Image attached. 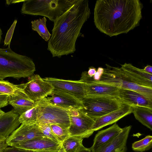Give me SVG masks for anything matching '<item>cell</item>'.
Returning <instances> with one entry per match:
<instances>
[{"label":"cell","mask_w":152,"mask_h":152,"mask_svg":"<svg viewBox=\"0 0 152 152\" xmlns=\"http://www.w3.org/2000/svg\"><path fill=\"white\" fill-rule=\"evenodd\" d=\"M135 118L152 130V108L141 106H132Z\"/></svg>","instance_id":"cell-22"},{"label":"cell","mask_w":152,"mask_h":152,"mask_svg":"<svg viewBox=\"0 0 152 152\" xmlns=\"http://www.w3.org/2000/svg\"><path fill=\"white\" fill-rule=\"evenodd\" d=\"M9 96L6 94L0 95V108L8 104V99Z\"/></svg>","instance_id":"cell-32"},{"label":"cell","mask_w":152,"mask_h":152,"mask_svg":"<svg viewBox=\"0 0 152 152\" xmlns=\"http://www.w3.org/2000/svg\"><path fill=\"white\" fill-rule=\"evenodd\" d=\"M24 93L32 100L37 102L50 95L54 90L53 86L38 75H32L23 88Z\"/></svg>","instance_id":"cell-9"},{"label":"cell","mask_w":152,"mask_h":152,"mask_svg":"<svg viewBox=\"0 0 152 152\" xmlns=\"http://www.w3.org/2000/svg\"><path fill=\"white\" fill-rule=\"evenodd\" d=\"M132 106L124 104L119 109L96 119L92 130L94 132L115 123L121 118L132 113Z\"/></svg>","instance_id":"cell-15"},{"label":"cell","mask_w":152,"mask_h":152,"mask_svg":"<svg viewBox=\"0 0 152 152\" xmlns=\"http://www.w3.org/2000/svg\"><path fill=\"white\" fill-rule=\"evenodd\" d=\"M4 113L5 112L0 108V118L2 116Z\"/></svg>","instance_id":"cell-37"},{"label":"cell","mask_w":152,"mask_h":152,"mask_svg":"<svg viewBox=\"0 0 152 152\" xmlns=\"http://www.w3.org/2000/svg\"><path fill=\"white\" fill-rule=\"evenodd\" d=\"M50 95L51 96L47 99L55 106L67 110L80 109L83 107L80 99L66 92L54 89Z\"/></svg>","instance_id":"cell-12"},{"label":"cell","mask_w":152,"mask_h":152,"mask_svg":"<svg viewBox=\"0 0 152 152\" xmlns=\"http://www.w3.org/2000/svg\"><path fill=\"white\" fill-rule=\"evenodd\" d=\"M118 98L131 106H141L152 108V100L134 91L120 88Z\"/></svg>","instance_id":"cell-17"},{"label":"cell","mask_w":152,"mask_h":152,"mask_svg":"<svg viewBox=\"0 0 152 152\" xmlns=\"http://www.w3.org/2000/svg\"><path fill=\"white\" fill-rule=\"evenodd\" d=\"M121 68L134 83L141 86L152 88V75L130 63H125L121 65Z\"/></svg>","instance_id":"cell-16"},{"label":"cell","mask_w":152,"mask_h":152,"mask_svg":"<svg viewBox=\"0 0 152 152\" xmlns=\"http://www.w3.org/2000/svg\"><path fill=\"white\" fill-rule=\"evenodd\" d=\"M39 110V102H36L35 105L31 109L19 116L20 124H31L37 123Z\"/></svg>","instance_id":"cell-23"},{"label":"cell","mask_w":152,"mask_h":152,"mask_svg":"<svg viewBox=\"0 0 152 152\" xmlns=\"http://www.w3.org/2000/svg\"><path fill=\"white\" fill-rule=\"evenodd\" d=\"M143 70L146 72L152 75V66L148 65L143 69Z\"/></svg>","instance_id":"cell-34"},{"label":"cell","mask_w":152,"mask_h":152,"mask_svg":"<svg viewBox=\"0 0 152 152\" xmlns=\"http://www.w3.org/2000/svg\"><path fill=\"white\" fill-rule=\"evenodd\" d=\"M38 102L39 110L37 124H58L69 128L70 121L69 110L52 104L46 97Z\"/></svg>","instance_id":"cell-7"},{"label":"cell","mask_w":152,"mask_h":152,"mask_svg":"<svg viewBox=\"0 0 152 152\" xmlns=\"http://www.w3.org/2000/svg\"><path fill=\"white\" fill-rule=\"evenodd\" d=\"M45 17L34 20L31 21L32 29L36 31L45 41L47 42L50 39L51 34L48 31L46 23Z\"/></svg>","instance_id":"cell-24"},{"label":"cell","mask_w":152,"mask_h":152,"mask_svg":"<svg viewBox=\"0 0 152 152\" xmlns=\"http://www.w3.org/2000/svg\"><path fill=\"white\" fill-rule=\"evenodd\" d=\"M44 136L37 123L21 124L7 138L6 143L8 146H13L25 141Z\"/></svg>","instance_id":"cell-10"},{"label":"cell","mask_w":152,"mask_h":152,"mask_svg":"<svg viewBox=\"0 0 152 152\" xmlns=\"http://www.w3.org/2000/svg\"><path fill=\"white\" fill-rule=\"evenodd\" d=\"M1 152H37L18 148L14 146L6 147Z\"/></svg>","instance_id":"cell-31"},{"label":"cell","mask_w":152,"mask_h":152,"mask_svg":"<svg viewBox=\"0 0 152 152\" xmlns=\"http://www.w3.org/2000/svg\"><path fill=\"white\" fill-rule=\"evenodd\" d=\"M76 0H25L21 12L23 14L42 16L54 22L69 10Z\"/></svg>","instance_id":"cell-4"},{"label":"cell","mask_w":152,"mask_h":152,"mask_svg":"<svg viewBox=\"0 0 152 152\" xmlns=\"http://www.w3.org/2000/svg\"><path fill=\"white\" fill-rule=\"evenodd\" d=\"M39 126L41 132L45 136L50 138L54 141L59 142L55 137L52 133L50 124H45L39 125Z\"/></svg>","instance_id":"cell-29"},{"label":"cell","mask_w":152,"mask_h":152,"mask_svg":"<svg viewBox=\"0 0 152 152\" xmlns=\"http://www.w3.org/2000/svg\"><path fill=\"white\" fill-rule=\"evenodd\" d=\"M152 147V136H146L143 139L132 144V150L135 152H143L148 151Z\"/></svg>","instance_id":"cell-27"},{"label":"cell","mask_w":152,"mask_h":152,"mask_svg":"<svg viewBox=\"0 0 152 152\" xmlns=\"http://www.w3.org/2000/svg\"><path fill=\"white\" fill-rule=\"evenodd\" d=\"M131 128V126H129L123 128L122 131L115 138L92 152H126L127 142Z\"/></svg>","instance_id":"cell-14"},{"label":"cell","mask_w":152,"mask_h":152,"mask_svg":"<svg viewBox=\"0 0 152 152\" xmlns=\"http://www.w3.org/2000/svg\"><path fill=\"white\" fill-rule=\"evenodd\" d=\"M2 34V32L1 28H0V43L1 39V36Z\"/></svg>","instance_id":"cell-38"},{"label":"cell","mask_w":152,"mask_h":152,"mask_svg":"<svg viewBox=\"0 0 152 152\" xmlns=\"http://www.w3.org/2000/svg\"><path fill=\"white\" fill-rule=\"evenodd\" d=\"M50 126L53 134L61 143L70 136L68 127L58 124H50Z\"/></svg>","instance_id":"cell-28"},{"label":"cell","mask_w":152,"mask_h":152,"mask_svg":"<svg viewBox=\"0 0 152 152\" xmlns=\"http://www.w3.org/2000/svg\"><path fill=\"white\" fill-rule=\"evenodd\" d=\"M61 145V143L44 136L25 141L14 146L37 152H56Z\"/></svg>","instance_id":"cell-13"},{"label":"cell","mask_w":152,"mask_h":152,"mask_svg":"<svg viewBox=\"0 0 152 152\" xmlns=\"http://www.w3.org/2000/svg\"><path fill=\"white\" fill-rule=\"evenodd\" d=\"M25 83L15 85L7 80H0V93L13 96L23 91Z\"/></svg>","instance_id":"cell-25"},{"label":"cell","mask_w":152,"mask_h":152,"mask_svg":"<svg viewBox=\"0 0 152 152\" xmlns=\"http://www.w3.org/2000/svg\"><path fill=\"white\" fill-rule=\"evenodd\" d=\"M17 22V20H15L10 29L8 31L4 41V45H10V43L14 30Z\"/></svg>","instance_id":"cell-30"},{"label":"cell","mask_w":152,"mask_h":152,"mask_svg":"<svg viewBox=\"0 0 152 152\" xmlns=\"http://www.w3.org/2000/svg\"><path fill=\"white\" fill-rule=\"evenodd\" d=\"M83 139L70 136L64 140L61 145L66 152H76L83 145Z\"/></svg>","instance_id":"cell-26"},{"label":"cell","mask_w":152,"mask_h":152,"mask_svg":"<svg viewBox=\"0 0 152 152\" xmlns=\"http://www.w3.org/2000/svg\"><path fill=\"white\" fill-rule=\"evenodd\" d=\"M19 116L13 109L5 113L0 118V134L7 138L20 124Z\"/></svg>","instance_id":"cell-18"},{"label":"cell","mask_w":152,"mask_h":152,"mask_svg":"<svg viewBox=\"0 0 152 152\" xmlns=\"http://www.w3.org/2000/svg\"><path fill=\"white\" fill-rule=\"evenodd\" d=\"M43 79L50 83L54 89L69 93L80 99L86 95V84L80 80H72L50 77Z\"/></svg>","instance_id":"cell-11"},{"label":"cell","mask_w":152,"mask_h":152,"mask_svg":"<svg viewBox=\"0 0 152 152\" xmlns=\"http://www.w3.org/2000/svg\"><path fill=\"white\" fill-rule=\"evenodd\" d=\"M32 59L17 54L10 48H0V80L8 77L17 79L31 76L35 71Z\"/></svg>","instance_id":"cell-3"},{"label":"cell","mask_w":152,"mask_h":152,"mask_svg":"<svg viewBox=\"0 0 152 152\" xmlns=\"http://www.w3.org/2000/svg\"><path fill=\"white\" fill-rule=\"evenodd\" d=\"M8 103L20 115L32 108L36 104V102L31 100L23 91L20 92L15 96H9Z\"/></svg>","instance_id":"cell-21"},{"label":"cell","mask_w":152,"mask_h":152,"mask_svg":"<svg viewBox=\"0 0 152 152\" xmlns=\"http://www.w3.org/2000/svg\"><path fill=\"white\" fill-rule=\"evenodd\" d=\"M1 94H1L0 93V95H1Z\"/></svg>","instance_id":"cell-39"},{"label":"cell","mask_w":152,"mask_h":152,"mask_svg":"<svg viewBox=\"0 0 152 152\" xmlns=\"http://www.w3.org/2000/svg\"><path fill=\"white\" fill-rule=\"evenodd\" d=\"M86 84V95L118 98L120 88L108 85L91 83Z\"/></svg>","instance_id":"cell-19"},{"label":"cell","mask_w":152,"mask_h":152,"mask_svg":"<svg viewBox=\"0 0 152 152\" xmlns=\"http://www.w3.org/2000/svg\"><path fill=\"white\" fill-rule=\"evenodd\" d=\"M143 5L140 0H99L94 22L101 32L110 37L126 34L140 25Z\"/></svg>","instance_id":"cell-1"},{"label":"cell","mask_w":152,"mask_h":152,"mask_svg":"<svg viewBox=\"0 0 152 152\" xmlns=\"http://www.w3.org/2000/svg\"><path fill=\"white\" fill-rule=\"evenodd\" d=\"M76 152H92V151L91 148H86L83 146Z\"/></svg>","instance_id":"cell-35"},{"label":"cell","mask_w":152,"mask_h":152,"mask_svg":"<svg viewBox=\"0 0 152 152\" xmlns=\"http://www.w3.org/2000/svg\"><path fill=\"white\" fill-rule=\"evenodd\" d=\"M81 100L83 107L80 110L94 120L119 109L124 104L113 97L86 96Z\"/></svg>","instance_id":"cell-6"},{"label":"cell","mask_w":152,"mask_h":152,"mask_svg":"<svg viewBox=\"0 0 152 152\" xmlns=\"http://www.w3.org/2000/svg\"><path fill=\"white\" fill-rule=\"evenodd\" d=\"M99 79L91 80L86 84L95 83L112 86L120 88L130 90L139 93L146 97L152 100V88L138 85L134 83L121 67L106 64Z\"/></svg>","instance_id":"cell-5"},{"label":"cell","mask_w":152,"mask_h":152,"mask_svg":"<svg viewBox=\"0 0 152 152\" xmlns=\"http://www.w3.org/2000/svg\"><path fill=\"white\" fill-rule=\"evenodd\" d=\"M7 138L0 134V152H1L8 145L6 143Z\"/></svg>","instance_id":"cell-33"},{"label":"cell","mask_w":152,"mask_h":152,"mask_svg":"<svg viewBox=\"0 0 152 152\" xmlns=\"http://www.w3.org/2000/svg\"><path fill=\"white\" fill-rule=\"evenodd\" d=\"M56 152H66L61 145L59 150Z\"/></svg>","instance_id":"cell-36"},{"label":"cell","mask_w":152,"mask_h":152,"mask_svg":"<svg viewBox=\"0 0 152 152\" xmlns=\"http://www.w3.org/2000/svg\"><path fill=\"white\" fill-rule=\"evenodd\" d=\"M88 0H77L74 5L54 23L47 49L53 57L74 53L81 30L91 15Z\"/></svg>","instance_id":"cell-2"},{"label":"cell","mask_w":152,"mask_h":152,"mask_svg":"<svg viewBox=\"0 0 152 152\" xmlns=\"http://www.w3.org/2000/svg\"><path fill=\"white\" fill-rule=\"evenodd\" d=\"M70 124L69 128L70 135L83 139L88 138L94 132L92 130L95 120L80 109L69 110Z\"/></svg>","instance_id":"cell-8"},{"label":"cell","mask_w":152,"mask_h":152,"mask_svg":"<svg viewBox=\"0 0 152 152\" xmlns=\"http://www.w3.org/2000/svg\"><path fill=\"white\" fill-rule=\"evenodd\" d=\"M121 128L116 123L110 127L99 131L96 134L93 144L91 148L93 152L99 147L113 140L122 131Z\"/></svg>","instance_id":"cell-20"}]
</instances>
